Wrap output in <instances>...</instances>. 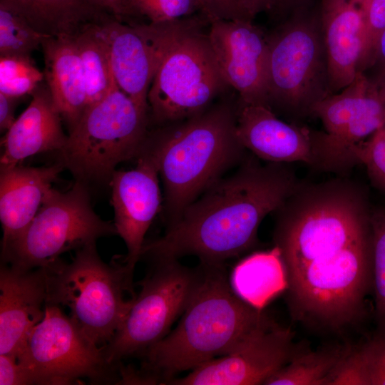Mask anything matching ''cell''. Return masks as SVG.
<instances>
[{"label":"cell","instance_id":"obj_37","mask_svg":"<svg viewBox=\"0 0 385 385\" xmlns=\"http://www.w3.org/2000/svg\"><path fill=\"white\" fill-rule=\"evenodd\" d=\"M98 9L106 11L119 21L134 17L125 0H87Z\"/></svg>","mask_w":385,"mask_h":385},{"label":"cell","instance_id":"obj_42","mask_svg":"<svg viewBox=\"0 0 385 385\" xmlns=\"http://www.w3.org/2000/svg\"><path fill=\"white\" fill-rule=\"evenodd\" d=\"M381 101L385 103V83L379 89Z\"/></svg>","mask_w":385,"mask_h":385},{"label":"cell","instance_id":"obj_20","mask_svg":"<svg viewBox=\"0 0 385 385\" xmlns=\"http://www.w3.org/2000/svg\"><path fill=\"white\" fill-rule=\"evenodd\" d=\"M31 95L29 106L1 140L0 168L19 165L38 153L58 152L66 142L68 135L62 128L63 119L48 87L40 84Z\"/></svg>","mask_w":385,"mask_h":385},{"label":"cell","instance_id":"obj_30","mask_svg":"<svg viewBox=\"0 0 385 385\" xmlns=\"http://www.w3.org/2000/svg\"><path fill=\"white\" fill-rule=\"evenodd\" d=\"M44 78L31 56H0V93L21 98L31 94Z\"/></svg>","mask_w":385,"mask_h":385},{"label":"cell","instance_id":"obj_33","mask_svg":"<svg viewBox=\"0 0 385 385\" xmlns=\"http://www.w3.org/2000/svg\"><path fill=\"white\" fill-rule=\"evenodd\" d=\"M356 155L374 184L385 191V128H380L369 140L359 143Z\"/></svg>","mask_w":385,"mask_h":385},{"label":"cell","instance_id":"obj_39","mask_svg":"<svg viewBox=\"0 0 385 385\" xmlns=\"http://www.w3.org/2000/svg\"><path fill=\"white\" fill-rule=\"evenodd\" d=\"M19 98H15L0 93V129L7 131L13 125L15 108Z\"/></svg>","mask_w":385,"mask_h":385},{"label":"cell","instance_id":"obj_15","mask_svg":"<svg viewBox=\"0 0 385 385\" xmlns=\"http://www.w3.org/2000/svg\"><path fill=\"white\" fill-rule=\"evenodd\" d=\"M303 349L293 341L290 330L272 321L260 327L231 353L192 369L173 385L264 384Z\"/></svg>","mask_w":385,"mask_h":385},{"label":"cell","instance_id":"obj_11","mask_svg":"<svg viewBox=\"0 0 385 385\" xmlns=\"http://www.w3.org/2000/svg\"><path fill=\"white\" fill-rule=\"evenodd\" d=\"M18 361L31 384H117L118 364L110 363L61 307L46 304L43 319L31 330Z\"/></svg>","mask_w":385,"mask_h":385},{"label":"cell","instance_id":"obj_14","mask_svg":"<svg viewBox=\"0 0 385 385\" xmlns=\"http://www.w3.org/2000/svg\"><path fill=\"white\" fill-rule=\"evenodd\" d=\"M190 16L162 24H125L111 16L99 24L117 86L145 111L149 113L148 95L155 75Z\"/></svg>","mask_w":385,"mask_h":385},{"label":"cell","instance_id":"obj_41","mask_svg":"<svg viewBox=\"0 0 385 385\" xmlns=\"http://www.w3.org/2000/svg\"><path fill=\"white\" fill-rule=\"evenodd\" d=\"M309 0H277L274 9L286 10L298 9L302 10L309 4Z\"/></svg>","mask_w":385,"mask_h":385},{"label":"cell","instance_id":"obj_35","mask_svg":"<svg viewBox=\"0 0 385 385\" xmlns=\"http://www.w3.org/2000/svg\"><path fill=\"white\" fill-rule=\"evenodd\" d=\"M201 12L208 20H251L244 11L241 0H199Z\"/></svg>","mask_w":385,"mask_h":385},{"label":"cell","instance_id":"obj_9","mask_svg":"<svg viewBox=\"0 0 385 385\" xmlns=\"http://www.w3.org/2000/svg\"><path fill=\"white\" fill-rule=\"evenodd\" d=\"M113 235L114 224L94 212L88 188L76 181L66 192L50 190L22 234L1 247V262L23 270L48 268L62 254Z\"/></svg>","mask_w":385,"mask_h":385},{"label":"cell","instance_id":"obj_28","mask_svg":"<svg viewBox=\"0 0 385 385\" xmlns=\"http://www.w3.org/2000/svg\"><path fill=\"white\" fill-rule=\"evenodd\" d=\"M45 37L19 15L0 6V56H31Z\"/></svg>","mask_w":385,"mask_h":385},{"label":"cell","instance_id":"obj_7","mask_svg":"<svg viewBox=\"0 0 385 385\" xmlns=\"http://www.w3.org/2000/svg\"><path fill=\"white\" fill-rule=\"evenodd\" d=\"M150 128L149 113L116 86L86 107L58 151L59 163L88 188L110 185L117 165L140 155Z\"/></svg>","mask_w":385,"mask_h":385},{"label":"cell","instance_id":"obj_38","mask_svg":"<svg viewBox=\"0 0 385 385\" xmlns=\"http://www.w3.org/2000/svg\"><path fill=\"white\" fill-rule=\"evenodd\" d=\"M370 68H374V76L369 79L379 89L385 83V30L379 41Z\"/></svg>","mask_w":385,"mask_h":385},{"label":"cell","instance_id":"obj_29","mask_svg":"<svg viewBox=\"0 0 385 385\" xmlns=\"http://www.w3.org/2000/svg\"><path fill=\"white\" fill-rule=\"evenodd\" d=\"M371 225L376 333L385 336V205L372 207Z\"/></svg>","mask_w":385,"mask_h":385},{"label":"cell","instance_id":"obj_17","mask_svg":"<svg viewBox=\"0 0 385 385\" xmlns=\"http://www.w3.org/2000/svg\"><path fill=\"white\" fill-rule=\"evenodd\" d=\"M136 159L134 168L116 170L110 183L113 224L127 248L122 261L133 272L140 259L145 235L163 205L154 160L143 149Z\"/></svg>","mask_w":385,"mask_h":385},{"label":"cell","instance_id":"obj_40","mask_svg":"<svg viewBox=\"0 0 385 385\" xmlns=\"http://www.w3.org/2000/svg\"><path fill=\"white\" fill-rule=\"evenodd\" d=\"M277 0H241L244 11L253 20L258 14L275 8Z\"/></svg>","mask_w":385,"mask_h":385},{"label":"cell","instance_id":"obj_36","mask_svg":"<svg viewBox=\"0 0 385 385\" xmlns=\"http://www.w3.org/2000/svg\"><path fill=\"white\" fill-rule=\"evenodd\" d=\"M0 385H31L24 368L17 359L0 354Z\"/></svg>","mask_w":385,"mask_h":385},{"label":"cell","instance_id":"obj_5","mask_svg":"<svg viewBox=\"0 0 385 385\" xmlns=\"http://www.w3.org/2000/svg\"><path fill=\"white\" fill-rule=\"evenodd\" d=\"M293 318L312 328L339 332L365 313L373 291L372 231L361 239L287 273Z\"/></svg>","mask_w":385,"mask_h":385},{"label":"cell","instance_id":"obj_10","mask_svg":"<svg viewBox=\"0 0 385 385\" xmlns=\"http://www.w3.org/2000/svg\"><path fill=\"white\" fill-rule=\"evenodd\" d=\"M267 38L270 108L296 117L312 115L332 95L320 19L296 16Z\"/></svg>","mask_w":385,"mask_h":385},{"label":"cell","instance_id":"obj_27","mask_svg":"<svg viewBox=\"0 0 385 385\" xmlns=\"http://www.w3.org/2000/svg\"><path fill=\"white\" fill-rule=\"evenodd\" d=\"M350 348L349 346L332 345L314 351L302 350L264 384L325 385Z\"/></svg>","mask_w":385,"mask_h":385},{"label":"cell","instance_id":"obj_16","mask_svg":"<svg viewBox=\"0 0 385 385\" xmlns=\"http://www.w3.org/2000/svg\"><path fill=\"white\" fill-rule=\"evenodd\" d=\"M208 36L220 71L238 101L269 106V45L252 21L210 20Z\"/></svg>","mask_w":385,"mask_h":385},{"label":"cell","instance_id":"obj_19","mask_svg":"<svg viewBox=\"0 0 385 385\" xmlns=\"http://www.w3.org/2000/svg\"><path fill=\"white\" fill-rule=\"evenodd\" d=\"M326 131L339 139L357 144L373 135L385 124V103L379 88L367 76L358 71L341 93L329 95L312 111Z\"/></svg>","mask_w":385,"mask_h":385},{"label":"cell","instance_id":"obj_18","mask_svg":"<svg viewBox=\"0 0 385 385\" xmlns=\"http://www.w3.org/2000/svg\"><path fill=\"white\" fill-rule=\"evenodd\" d=\"M45 268H0V354L17 359L31 330L43 319L47 302Z\"/></svg>","mask_w":385,"mask_h":385},{"label":"cell","instance_id":"obj_34","mask_svg":"<svg viewBox=\"0 0 385 385\" xmlns=\"http://www.w3.org/2000/svg\"><path fill=\"white\" fill-rule=\"evenodd\" d=\"M356 349L366 385H385V336L375 333Z\"/></svg>","mask_w":385,"mask_h":385},{"label":"cell","instance_id":"obj_8","mask_svg":"<svg viewBox=\"0 0 385 385\" xmlns=\"http://www.w3.org/2000/svg\"><path fill=\"white\" fill-rule=\"evenodd\" d=\"M209 24L204 14L190 16L165 56L148 95L150 127L197 114L230 87L205 30Z\"/></svg>","mask_w":385,"mask_h":385},{"label":"cell","instance_id":"obj_26","mask_svg":"<svg viewBox=\"0 0 385 385\" xmlns=\"http://www.w3.org/2000/svg\"><path fill=\"white\" fill-rule=\"evenodd\" d=\"M99 24H88L73 36L86 81L87 106L118 86L111 68L108 47Z\"/></svg>","mask_w":385,"mask_h":385},{"label":"cell","instance_id":"obj_4","mask_svg":"<svg viewBox=\"0 0 385 385\" xmlns=\"http://www.w3.org/2000/svg\"><path fill=\"white\" fill-rule=\"evenodd\" d=\"M371 208L365 190L351 180L299 182L275 211L273 239L287 273L371 233Z\"/></svg>","mask_w":385,"mask_h":385},{"label":"cell","instance_id":"obj_25","mask_svg":"<svg viewBox=\"0 0 385 385\" xmlns=\"http://www.w3.org/2000/svg\"><path fill=\"white\" fill-rule=\"evenodd\" d=\"M229 280L239 297L262 310L287 287V272L279 248L274 246L244 257L232 269Z\"/></svg>","mask_w":385,"mask_h":385},{"label":"cell","instance_id":"obj_43","mask_svg":"<svg viewBox=\"0 0 385 385\" xmlns=\"http://www.w3.org/2000/svg\"><path fill=\"white\" fill-rule=\"evenodd\" d=\"M382 128H385V124H384V125Z\"/></svg>","mask_w":385,"mask_h":385},{"label":"cell","instance_id":"obj_23","mask_svg":"<svg viewBox=\"0 0 385 385\" xmlns=\"http://www.w3.org/2000/svg\"><path fill=\"white\" fill-rule=\"evenodd\" d=\"M44 78L70 133L87 107L85 74L73 37H45L41 47Z\"/></svg>","mask_w":385,"mask_h":385},{"label":"cell","instance_id":"obj_32","mask_svg":"<svg viewBox=\"0 0 385 385\" xmlns=\"http://www.w3.org/2000/svg\"><path fill=\"white\" fill-rule=\"evenodd\" d=\"M135 16H145L150 23L175 21L201 11L199 0H125Z\"/></svg>","mask_w":385,"mask_h":385},{"label":"cell","instance_id":"obj_1","mask_svg":"<svg viewBox=\"0 0 385 385\" xmlns=\"http://www.w3.org/2000/svg\"><path fill=\"white\" fill-rule=\"evenodd\" d=\"M298 183L284 163L263 165L246 157L232 174L190 203L162 237L145 242L140 259L193 255L202 263L224 264L256 245L263 219L284 203Z\"/></svg>","mask_w":385,"mask_h":385},{"label":"cell","instance_id":"obj_3","mask_svg":"<svg viewBox=\"0 0 385 385\" xmlns=\"http://www.w3.org/2000/svg\"><path fill=\"white\" fill-rule=\"evenodd\" d=\"M200 265V281L177 327L143 354V370L159 384L231 353L272 322L236 294L225 263Z\"/></svg>","mask_w":385,"mask_h":385},{"label":"cell","instance_id":"obj_21","mask_svg":"<svg viewBox=\"0 0 385 385\" xmlns=\"http://www.w3.org/2000/svg\"><path fill=\"white\" fill-rule=\"evenodd\" d=\"M321 24L331 93L355 78L364 42V21L355 0H323Z\"/></svg>","mask_w":385,"mask_h":385},{"label":"cell","instance_id":"obj_13","mask_svg":"<svg viewBox=\"0 0 385 385\" xmlns=\"http://www.w3.org/2000/svg\"><path fill=\"white\" fill-rule=\"evenodd\" d=\"M237 103V136L260 159L342 173L356 165L351 145L332 134L285 123L263 105Z\"/></svg>","mask_w":385,"mask_h":385},{"label":"cell","instance_id":"obj_12","mask_svg":"<svg viewBox=\"0 0 385 385\" xmlns=\"http://www.w3.org/2000/svg\"><path fill=\"white\" fill-rule=\"evenodd\" d=\"M152 267L139 282L140 292L111 340L103 346L107 360L143 355L163 339L188 305L200 281L202 268H190L178 259L150 261Z\"/></svg>","mask_w":385,"mask_h":385},{"label":"cell","instance_id":"obj_31","mask_svg":"<svg viewBox=\"0 0 385 385\" xmlns=\"http://www.w3.org/2000/svg\"><path fill=\"white\" fill-rule=\"evenodd\" d=\"M364 21V42L358 71L371 66L379 41L385 30V0H355Z\"/></svg>","mask_w":385,"mask_h":385},{"label":"cell","instance_id":"obj_6","mask_svg":"<svg viewBox=\"0 0 385 385\" xmlns=\"http://www.w3.org/2000/svg\"><path fill=\"white\" fill-rule=\"evenodd\" d=\"M46 304L65 307L69 317L93 342L107 344L126 317L134 297L133 272L121 262L107 264L100 257L96 242L76 250L70 262L60 260L45 268Z\"/></svg>","mask_w":385,"mask_h":385},{"label":"cell","instance_id":"obj_22","mask_svg":"<svg viewBox=\"0 0 385 385\" xmlns=\"http://www.w3.org/2000/svg\"><path fill=\"white\" fill-rule=\"evenodd\" d=\"M63 168L60 163L47 167H25L19 164L1 168V247L15 240L26 230Z\"/></svg>","mask_w":385,"mask_h":385},{"label":"cell","instance_id":"obj_24","mask_svg":"<svg viewBox=\"0 0 385 385\" xmlns=\"http://www.w3.org/2000/svg\"><path fill=\"white\" fill-rule=\"evenodd\" d=\"M0 6L50 37H73L88 24L111 16L87 0H0Z\"/></svg>","mask_w":385,"mask_h":385},{"label":"cell","instance_id":"obj_2","mask_svg":"<svg viewBox=\"0 0 385 385\" xmlns=\"http://www.w3.org/2000/svg\"><path fill=\"white\" fill-rule=\"evenodd\" d=\"M237 103L225 101L191 117L150 128L143 148L154 160L163 183L167 227L226 172L247 149L237 134Z\"/></svg>","mask_w":385,"mask_h":385}]
</instances>
